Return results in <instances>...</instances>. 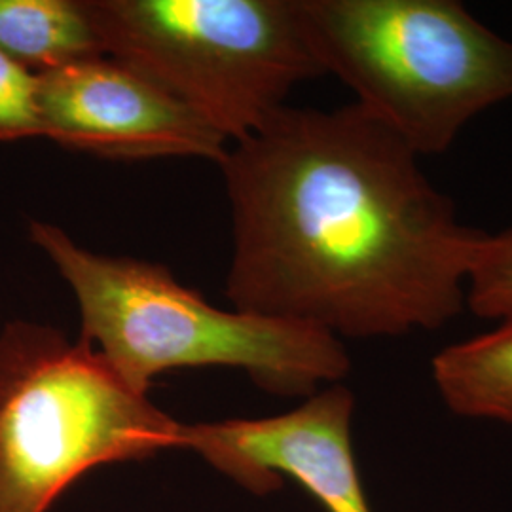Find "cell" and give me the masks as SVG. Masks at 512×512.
I'll return each instance as SVG.
<instances>
[{
    "label": "cell",
    "mask_w": 512,
    "mask_h": 512,
    "mask_svg": "<svg viewBox=\"0 0 512 512\" xmlns=\"http://www.w3.org/2000/svg\"><path fill=\"white\" fill-rule=\"evenodd\" d=\"M467 308L478 317H512V228L482 234L467 279Z\"/></svg>",
    "instance_id": "10"
},
{
    "label": "cell",
    "mask_w": 512,
    "mask_h": 512,
    "mask_svg": "<svg viewBox=\"0 0 512 512\" xmlns=\"http://www.w3.org/2000/svg\"><path fill=\"white\" fill-rule=\"evenodd\" d=\"M42 137L38 74L0 52V143Z\"/></svg>",
    "instance_id": "11"
},
{
    "label": "cell",
    "mask_w": 512,
    "mask_h": 512,
    "mask_svg": "<svg viewBox=\"0 0 512 512\" xmlns=\"http://www.w3.org/2000/svg\"><path fill=\"white\" fill-rule=\"evenodd\" d=\"M42 137L114 160L203 158L228 141L148 78L107 55L38 74Z\"/></svg>",
    "instance_id": "7"
},
{
    "label": "cell",
    "mask_w": 512,
    "mask_h": 512,
    "mask_svg": "<svg viewBox=\"0 0 512 512\" xmlns=\"http://www.w3.org/2000/svg\"><path fill=\"white\" fill-rule=\"evenodd\" d=\"M420 156L357 103L283 107L230 148L226 298L234 310L346 338L442 329L467 308L484 232Z\"/></svg>",
    "instance_id": "1"
},
{
    "label": "cell",
    "mask_w": 512,
    "mask_h": 512,
    "mask_svg": "<svg viewBox=\"0 0 512 512\" xmlns=\"http://www.w3.org/2000/svg\"><path fill=\"white\" fill-rule=\"evenodd\" d=\"M29 238L71 287L80 340L141 393L188 366L239 368L268 393L302 399L348 376V351L325 330L220 310L164 264L95 253L52 222L31 220Z\"/></svg>",
    "instance_id": "2"
},
{
    "label": "cell",
    "mask_w": 512,
    "mask_h": 512,
    "mask_svg": "<svg viewBox=\"0 0 512 512\" xmlns=\"http://www.w3.org/2000/svg\"><path fill=\"white\" fill-rule=\"evenodd\" d=\"M353 410L348 387L329 385L272 418L183 423L179 448L256 495L279 490L289 476L327 512H372L351 444Z\"/></svg>",
    "instance_id": "6"
},
{
    "label": "cell",
    "mask_w": 512,
    "mask_h": 512,
    "mask_svg": "<svg viewBox=\"0 0 512 512\" xmlns=\"http://www.w3.org/2000/svg\"><path fill=\"white\" fill-rule=\"evenodd\" d=\"M103 54L239 143L325 74L298 0H86Z\"/></svg>",
    "instance_id": "5"
},
{
    "label": "cell",
    "mask_w": 512,
    "mask_h": 512,
    "mask_svg": "<svg viewBox=\"0 0 512 512\" xmlns=\"http://www.w3.org/2000/svg\"><path fill=\"white\" fill-rule=\"evenodd\" d=\"M0 52L35 74L105 55L86 0H0Z\"/></svg>",
    "instance_id": "8"
},
{
    "label": "cell",
    "mask_w": 512,
    "mask_h": 512,
    "mask_svg": "<svg viewBox=\"0 0 512 512\" xmlns=\"http://www.w3.org/2000/svg\"><path fill=\"white\" fill-rule=\"evenodd\" d=\"M181 425L84 340L0 330V512H48L92 469L179 448Z\"/></svg>",
    "instance_id": "4"
},
{
    "label": "cell",
    "mask_w": 512,
    "mask_h": 512,
    "mask_svg": "<svg viewBox=\"0 0 512 512\" xmlns=\"http://www.w3.org/2000/svg\"><path fill=\"white\" fill-rule=\"evenodd\" d=\"M433 380L454 414L512 425V317L442 349L433 359Z\"/></svg>",
    "instance_id": "9"
},
{
    "label": "cell",
    "mask_w": 512,
    "mask_h": 512,
    "mask_svg": "<svg viewBox=\"0 0 512 512\" xmlns=\"http://www.w3.org/2000/svg\"><path fill=\"white\" fill-rule=\"evenodd\" d=\"M311 50L418 156L512 99V40L456 0H298Z\"/></svg>",
    "instance_id": "3"
}]
</instances>
